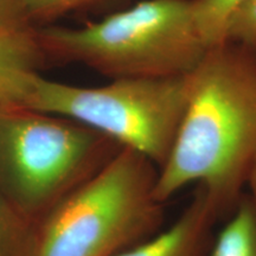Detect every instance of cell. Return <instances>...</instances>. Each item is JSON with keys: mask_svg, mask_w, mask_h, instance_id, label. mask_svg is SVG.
Wrapping results in <instances>:
<instances>
[{"mask_svg": "<svg viewBox=\"0 0 256 256\" xmlns=\"http://www.w3.org/2000/svg\"><path fill=\"white\" fill-rule=\"evenodd\" d=\"M36 28L0 31V106H24L44 56Z\"/></svg>", "mask_w": 256, "mask_h": 256, "instance_id": "52a82bcc", "label": "cell"}, {"mask_svg": "<svg viewBox=\"0 0 256 256\" xmlns=\"http://www.w3.org/2000/svg\"><path fill=\"white\" fill-rule=\"evenodd\" d=\"M226 42L256 50V0H246L234 12L226 28Z\"/></svg>", "mask_w": 256, "mask_h": 256, "instance_id": "7c38bea8", "label": "cell"}, {"mask_svg": "<svg viewBox=\"0 0 256 256\" xmlns=\"http://www.w3.org/2000/svg\"><path fill=\"white\" fill-rule=\"evenodd\" d=\"M190 75L116 78L94 88L40 75L24 107L86 124L124 148L140 153L159 170L168 158L183 119Z\"/></svg>", "mask_w": 256, "mask_h": 256, "instance_id": "5b68a950", "label": "cell"}, {"mask_svg": "<svg viewBox=\"0 0 256 256\" xmlns=\"http://www.w3.org/2000/svg\"><path fill=\"white\" fill-rule=\"evenodd\" d=\"M34 28L25 18L20 0H0V31Z\"/></svg>", "mask_w": 256, "mask_h": 256, "instance_id": "4fadbf2b", "label": "cell"}, {"mask_svg": "<svg viewBox=\"0 0 256 256\" xmlns=\"http://www.w3.org/2000/svg\"><path fill=\"white\" fill-rule=\"evenodd\" d=\"M247 188L249 190V194H247V197L256 214V152L254 154V158H252L250 168H249V172H248L246 188Z\"/></svg>", "mask_w": 256, "mask_h": 256, "instance_id": "5bb4252c", "label": "cell"}, {"mask_svg": "<svg viewBox=\"0 0 256 256\" xmlns=\"http://www.w3.org/2000/svg\"><path fill=\"white\" fill-rule=\"evenodd\" d=\"M158 171L122 147L42 220L37 256H114L151 238L164 222Z\"/></svg>", "mask_w": 256, "mask_h": 256, "instance_id": "277c9868", "label": "cell"}, {"mask_svg": "<svg viewBox=\"0 0 256 256\" xmlns=\"http://www.w3.org/2000/svg\"><path fill=\"white\" fill-rule=\"evenodd\" d=\"M38 232L0 190V256H37Z\"/></svg>", "mask_w": 256, "mask_h": 256, "instance_id": "9c48e42d", "label": "cell"}, {"mask_svg": "<svg viewBox=\"0 0 256 256\" xmlns=\"http://www.w3.org/2000/svg\"><path fill=\"white\" fill-rule=\"evenodd\" d=\"M256 152V54L224 43L190 75L186 108L159 168L154 197L164 204L200 185L226 220L238 208Z\"/></svg>", "mask_w": 256, "mask_h": 256, "instance_id": "6da1fadb", "label": "cell"}, {"mask_svg": "<svg viewBox=\"0 0 256 256\" xmlns=\"http://www.w3.org/2000/svg\"><path fill=\"white\" fill-rule=\"evenodd\" d=\"M220 220L206 191L197 185L191 202L168 228L114 256H211L214 228Z\"/></svg>", "mask_w": 256, "mask_h": 256, "instance_id": "8992f818", "label": "cell"}, {"mask_svg": "<svg viewBox=\"0 0 256 256\" xmlns=\"http://www.w3.org/2000/svg\"><path fill=\"white\" fill-rule=\"evenodd\" d=\"M244 2L246 0H194V20L209 49L226 43V34L230 18Z\"/></svg>", "mask_w": 256, "mask_h": 256, "instance_id": "30bf717a", "label": "cell"}, {"mask_svg": "<svg viewBox=\"0 0 256 256\" xmlns=\"http://www.w3.org/2000/svg\"><path fill=\"white\" fill-rule=\"evenodd\" d=\"M100 2L102 0H20V4L28 24L36 28V24L50 23Z\"/></svg>", "mask_w": 256, "mask_h": 256, "instance_id": "8fae6325", "label": "cell"}, {"mask_svg": "<svg viewBox=\"0 0 256 256\" xmlns=\"http://www.w3.org/2000/svg\"><path fill=\"white\" fill-rule=\"evenodd\" d=\"M211 256H256V214L247 194L217 232Z\"/></svg>", "mask_w": 256, "mask_h": 256, "instance_id": "ba28073f", "label": "cell"}, {"mask_svg": "<svg viewBox=\"0 0 256 256\" xmlns=\"http://www.w3.org/2000/svg\"><path fill=\"white\" fill-rule=\"evenodd\" d=\"M121 148L68 118L0 106V190L38 226Z\"/></svg>", "mask_w": 256, "mask_h": 256, "instance_id": "3957f363", "label": "cell"}, {"mask_svg": "<svg viewBox=\"0 0 256 256\" xmlns=\"http://www.w3.org/2000/svg\"><path fill=\"white\" fill-rule=\"evenodd\" d=\"M34 31L46 57L81 63L110 80L190 75L209 50L194 0H142L80 28Z\"/></svg>", "mask_w": 256, "mask_h": 256, "instance_id": "7a4b0ae2", "label": "cell"}]
</instances>
